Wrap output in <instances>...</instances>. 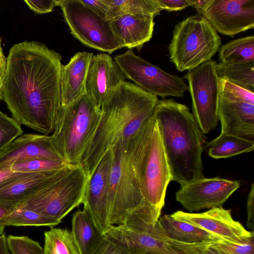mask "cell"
Instances as JSON below:
<instances>
[{"mask_svg": "<svg viewBox=\"0 0 254 254\" xmlns=\"http://www.w3.org/2000/svg\"><path fill=\"white\" fill-rule=\"evenodd\" d=\"M62 60L34 41L13 45L6 58L2 99L20 125L47 135L54 131L61 106Z\"/></svg>", "mask_w": 254, "mask_h": 254, "instance_id": "cell-1", "label": "cell"}, {"mask_svg": "<svg viewBox=\"0 0 254 254\" xmlns=\"http://www.w3.org/2000/svg\"><path fill=\"white\" fill-rule=\"evenodd\" d=\"M158 100L126 80L112 92L101 107L97 128L82 160L88 177L108 150L128 140L152 116Z\"/></svg>", "mask_w": 254, "mask_h": 254, "instance_id": "cell-2", "label": "cell"}, {"mask_svg": "<svg viewBox=\"0 0 254 254\" xmlns=\"http://www.w3.org/2000/svg\"><path fill=\"white\" fill-rule=\"evenodd\" d=\"M155 118L164 147L171 181L183 186L203 177L204 138L193 116L184 104L172 99L158 100Z\"/></svg>", "mask_w": 254, "mask_h": 254, "instance_id": "cell-3", "label": "cell"}, {"mask_svg": "<svg viewBox=\"0 0 254 254\" xmlns=\"http://www.w3.org/2000/svg\"><path fill=\"white\" fill-rule=\"evenodd\" d=\"M161 211L145 200L124 224L111 226L106 238L128 254H205L212 243L187 244L169 238L159 221Z\"/></svg>", "mask_w": 254, "mask_h": 254, "instance_id": "cell-4", "label": "cell"}, {"mask_svg": "<svg viewBox=\"0 0 254 254\" xmlns=\"http://www.w3.org/2000/svg\"><path fill=\"white\" fill-rule=\"evenodd\" d=\"M127 151L145 200L162 209L171 179L153 115L127 140Z\"/></svg>", "mask_w": 254, "mask_h": 254, "instance_id": "cell-5", "label": "cell"}, {"mask_svg": "<svg viewBox=\"0 0 254 254\" xmlns=\"http://www.w3.org/2000/svg\"><path fill=\"white\" fill-rule=\"evenodd\" d=\"M101 113V108L87 93L69 105L61 106L50 136L56 152L65 164L81 165Z\"/></svg>", "mask_w": 254, "mask_h": 254, "instance_id": "cell-6", "label": "cell"}, {"mask_svg": "<svg viewBox=\"0 0 254 254\" xmlns=\"http://www.w3.org/2000/svg\"><path fill=\"white\" fill-rule=\"evenodd\" d=\"M88 177L81 165H67L16 208L61 222L82 203Z\"/></svg>", "mask_w": 254, "mask_h": 254, "instance_id": "cell-7", "label": "cell"}, {"mask_svg": "<svg viewBox=\"0 0 254 254\" xmlns=\"http://www.w3.org/2000/svg\"><path fill=\"white\" fill-rule=\"evenodd\" d=\"M221 45L220 37L199 13L177 24L169 46L170 60L177 70H191L211 60Z\"/></svg>", "mask_w": 254, "mask_h": 254, "instance_id": "cell-8", "label": "cell"}, {"mask_svg": "<svg viewBox=\"0 0 254 254\" xmlns=\"http://www.w3.org/2000/svg\"><path fill=\"white\" fill-rule=\"evenodd\" d=\"M127 141H120L111 148L108 196L110 225L124 224L127 216L145 201L128 157Z\"/></svg>", "mask_w": 254, "mask_h": 254, "instance_id": "cell-9", "label": "cell"}, {"mask_svg": "<svg viewBox=\"0 0 254 254\" xmlns=\"http://www.w3.org/2000/svg\"><path fill=\"white\" fill-rule=\"evenodd\" d=\"M71 34L84 45L111 54L123 46L109 21L84 6L80 0H58Z\"/></svg>", "mask_w": 254, "mask_h": 254, "instance_id": "cell-10", "label": "cell"}, {"mask_svg": "<svg viewBox=\"0 0 254 254\" xmlns=\"http://www.w3.org/2000/svg\"><path fill=\"white\" fill-rule=\"evenodd\" d=\"M216 62L210 60L184 75L189 83L192 100V115L203 133L214 130L218 124V104L220 78L216 69Z\"/></svg>", "mask_w": 254, "mask_h": 254, "instance_id": "cell-11", "label": "cell"}, {"mask_svg": "<svg viewBox=\"0 0 254 254\" xmlns=\"http://www.w3.org/2000/svg\"><path fill=\"white\" fill-rule=\"evenodd\" d=\"M126 77L144 91L163 99L183 97L189 87L184 79L169 73L128 49L114 58Z\"/></svg>", "mask_w": 254, "mask_h": 254, "instance_id": "cell-12", "label": "cell"}, {"mask_svg": "<svg viewBox=\"0 0 254 254\" xmlns=\"http://www.w3.org/2000/svg\"><path fill=\"white\" fill-rule=\"evenodd\" d=\"M221 133L254 141V92L220 79Z\"/></svg>", "mask_w": 254, "mask_h": 254, "instance_id": "cell-13", "label": "cell"}, {"mask_svg": "<svg viewBox=\"0 0 254 254\" xmlns=\"http://www.w3.org/2000/svg\"><path fill=\"white\" fill-rule=\"evenodd\" d=\"M197 11L225 35L232 37L254 27V0H206Z\"/></svg>", "mask_w": 254, "mask_h": 254, "instance_id": "cell-14", "label": "cell"}, {"mask_svg": "<svg viewBox=\"0 0 254 254\" xmlns=\"http://www.w3.org/2000/svg\"><path fill=\"white\" fill-rule=\"evenodd\" d=\"M240 187L238 181L202 177L182 186L176 193V199L191 213L222 206Z\"/></svg>", "mask_w": 254, "mask_h": 254, "instance_id": "cell-15", "label": "cell"}, {"mask_svg": "<svg viewBox=\"0 0 254 254\" xmlns=\"http://www.w3.org/2000/svg\"><path fill=\"white\" fill-rule=\"evenodd\" d=\"M112 148L103 156L88 177L82 203L103 235L111 226L109 212V180L112 164Z\"/></svg>", "mask_w": 254, "mask_h": 254, "instance_id": "cell-16", "label": "cell"}, {"mask_svg": "<svg viewBox=\"0 0 254 254\" xmlns=\"http://www.w3.org/2000/svg\"><path fill=\"white\" fill-rule=\"evenodd\" d=\"M171 215L234 244H242L254 234V231L247 230L239 221L233 218L230 210L222 206L212 208L202 213L179 210Z\"/></svg>", "mask_w": 254, "mask_h": 254, "instance_id": "cell-17", "label": "cell"}, {"mask_svg": "<svg viewBox=\"0 0 254 254\" xmlns=\"http://www.w3.org/2000/svg\"><path fill=\"white\" fill-rule=\"evenodd\" d=\"M126 78L109 54L105 53L93 54L87 74L86 92L101 108L112 92Z\"/></svg>", "mask_w": 254, "mask_h": 254, "instance_id": "cell-18", "label": "cell"}, {"mask_svg": "<svg viewBox=\"0 0 254 254\" xmlns=\"http://www.w3.org/2000/svg\"><path fill=\"white\" fill-rule=\"evenodd\" d=\"M33 158L63 161L54 148L51 136L25 134L0 151V166H12L15 162Z\"/></svg>", "mask_w": 254, "mask_h": 254, "instance_id": "cell-19", "label": "cell"}, {"mask_svg": "<svg viewBox=\"0 0 254 254\" xmlns=\"http://www.w3.org/2000/svg\"><path fill=\"white\" fill-rule=\"evenodd\" d=\"M62 169L17 173L8 178L0 184V205L9 208L17 207Z\"/></svg>", "mask_w": 254, "mask_h": 254, "instance_id": "cell-20", "label": "cell"}, {"mask_svg": "<svg viewBox=\"0 0 254 254\" xmlns=\"http://www.w3.org/2000/svg\"><path fill=\"white\" fill-rule=\"evenodd\" d=\"M93 53H76L65 65H63L60 74L61 105H70L84 95L89 64Z\"/></svg>", "mask_w": 254, "mask_h": 254, "instance_id": "cell-21", "label": "cell"}, {"mask_svg": "<svg viewBox=\"0 0 254 254\" xmlns=\"http://www.w3.org/2000/svg\"><path fill=\"white\" fill-rule=\"evenodd\" d=\"M153 17L127 14L109 20L113 34L123 48L139 51L152 37L155 22Z\"/></svg>", "mask_w": 254, "mask_h": 254, "instance_id": "cell-22", "label": "cell"}, {"mask_svg": "<svg viewBox=\"0 0 254 254\" xmlns=\"http://www.w3.org/2000/svg\"><path fill=\"white\" fill-rule=\"evenodd\" d=\"M70 231L79 254H93L104 238L84 209L73 214Z\"/></svg>", "mask_w": 254, "mask_h": 254, "instance_id": "cell-23", "label": "cell"}, {"mask_svg": "<svg viewBox=\"0 0 254 254\" xmlns=\"http://www.w3.org/2000/svg\"><path fill=\"white\" fill-rule=\"evenodd\" d=\"M159 222L171 239L187 244L213 243L223 240L206 231L171 215L159 217Z\"/></svg>", "mask_w": 254, "mask_h": 254, "instance_id": "cell-24", "label": "cell"}, {"mask_svg": "<svg viewBox=\"0 0 254 254\" xmlns=\"http://www.w3.org/2000/svg\"><path fill=\"white\" fill-rule=\"evenodd\" d=\"M209 155L215 159L226 158L248 153L254 149V141L221 133L206 144Z\"/></svg>", "mask_w": 254, "mask_h": 254, "instance_id": "cell-25", "label": "cell"}, {"mask_svg": "<svg viewBox=\"0 0 254 254\" xmlns=\"http://www.w3.org/2000/svg\"><path fill=\"white\" fill-rule=\"evenodd\" d=\"M109 6L107 21L127 14L143 15L155 17L161 9L156 0H105Z\"/></svg>", "mask_w": 254, "mask_h": 254, "instance_id": "cell-26", "label": "cell"}, {"mask_svg": "<svg viewBox=\"0 0 254 254\" xmlns=\"http://www.w3.org/2000/svg\"><path fill=\"white\" fill-rule=\"evenodd\" d=\"M219 60L225 64L254 63V37L248 36L231 41L219 48Z\"/></svg>", "mask_w": 254, "mask_h": 254, "instance_id": "cell-27", "label": "cell"}, {"mask_svg": "<svg viewBox=\"0 0 254 254\" xmlns=\"http://www.w3.org/2000/svg\"><path fill=\"white\" fill-rule=\"evenodd\" d=\"M216 69L220 79L254 92V63L225 64L219 62Z\"/></svg>", "mask_w": 254, "mask_h": 254, "instance_id": "cell-28", "label": "cell"}, {"mask_svg": "<svg viewBox=\"0 0 254 254\" xmlns=\"http://www.w3.org/2000/svg\"><path fill=\"white\" fill-rule=\"evenodd\" d=\"M43 254H79L71 231L52 227L44 232Z\"/></svg>", "mask_w": 254, "mask_h": 254, "instance_id": "cell-29", "label": "cell"}, {"mask_svg": "<svg viewBox=\"0 0 254 254\" xmlns=\"http://www.w3.org/2000/svg\"><path fill=\"white\" fill-rule=\"evenodd\" d=\"M61 222L48 217L32 210L22 208H12L10 212L0 220V224L13 226L53 227Z\"/></svg>", "mask_w": 254, "mask_h": 254, "instance_id": "cell-30", "label": "cell"}, {"mask_svg": "<svg viewBox=\"0 0 254 254\" xmlns=\"http://www.w3.org/2000/svg\"><path fill=\"white\" fill-rule=\"evenodd\" d=\"M63 161L45 158H33L13 163V171L19 173H29L59 170L66 166Z\"/></svg>", "mask_w": 254, "mask_h": 254, "instance_id": "cell-31", "label": "cell"}, {"mask_svg": "<svg viewBox=\"0 0 254 254\" xmlns=\"http://www.w3.org/2000/svg\"><path fill=\"white\" fill-rule=\"evenodd\" d=\"M23 133L20 125L16 121L0 111V151Z\"/></svg>", "mask_w": 254, "mask_h": 254, "instance_id": "cell-32", "label": "cell"}, {"mask_svg": "<svg viewBox=\"0 0 254 254\" xmlns=\"http://www.w3.org/2000/svg\"><path fill=\"white\" fill-rule=\"evenodd\" d=\"M6 238L11 254H43V248L40 244L27 236L9 235Z\"/></svg>", "mask_w": 254, "mask_h": 254, "instance_id": "cell-33", "label": "cell"}, {"mask_svg": "<svg viewBox=\"0 0 254 254\" xmlns=\"http://www.w3.org/2000/svg\"><path fill=\"white\" fill-rule=\"evenodd\" d=\"M254 234L242 244H234L224 240L212 243L230 254H254Z\"/></svg>", "mask_w": 254, "mask_h": 254, "instance_id": "cell-34", "label": "cell"}, {"mask_svg": "<svg viewBox=\"0 0 254 254\" xmlns=\"http://www.w3.org/2000/svg\"><path fill=\"white\" fill-rule=\"evenodd\" d=\"M58 0H25L29 8L38 14L51 12L57 6Z\"/></svg>", "mask_w": 254, "mask_h": 254, "instance_id": "cell-35", "label": "cell"}, {"mask_svg": "<svg viewBox=\"0 0 254 254\" xmlns=\"http://www.w3.org/2000/svg\"><path fill=\"white\" fill-rule=\"evenodd\" d=\"M80 1L84 6L99 17L106 19L109 7L105 0H80Z\"/></svg>", "mask_w": 254, "mask_h": 254, "instance_id": "cell-36", "label": "cell"}, {"mask_svg": "<svg viewBox=\"0 0 254 254\" xmlns=\"http://www.w3.org/2000/svg\"><path fill=\"white\" fill-rule=\"evenodd\" d=\"M161 10L168 11L181 10L191 6L190 0H156Z\"/></svg>", "mask_w": 254, "mask_h": 254, "instance_id": "cell-37", "label": "cell"}, {"mask_svg": "<svg viewBox=\"0 0 254 254\" xmlns=\"http://www.w3.org/2000/svg\"><path fill=\"white\" fill-rule=\"evenodd\" d=\"M93 254H128L104 236Z\"/></svg>", "mask_w": 254, "mask_h": 254, "instance_id": "cell-38", "label": "cell"}, {"mask_svg": "<svg viewBox=\"0 0 254 254\" xmlns=\"http://www.w3.org/2000/svg\"><path fill=\"white\" fill-rule=\"evenodd\" d=\"M247 227L254 231V184L251 186V190L249 193L247 201Z\"/></svg>", "mask_w": 254, "mask_h": 254, "instance_id": "cell-39", "label": "cell"}, {"mask_svg": "<svg viewBox=\"0 0 254 254\" xmlns=\"http://www.w3.org/2000/svg\"><path fill=\"white\" fill-rule=\"evenodd\" d=\"M17 173L12 170L11 166H0V184Z\"/></svg>", "mask_w": 254, "mask_h": 254, "instance_id": "cell-40", "label": "cell"}, {"mask_svg": "<svg viewBox=\"0 0 254 254\" xmlns=\"http://www.w3.org/2000/svg\"><path fill=\"white\" fill-rule=\"evenodd\" d=\"M6 238L4 233L0 236V254H10Z\"/></svg>", "mask_w": 254, "mask_h": 254, "instance_id": "cell-41", "label": "cell"}, {"mask_svg": "<svg viewBox=\"0 0 254 254\" xmlns=\"http://www.w3.org/2000/svg\"><path fill=\"white\" fill-rule=\"evenodd\" d=\"M205 254H230L227 252L214 246L212 243L206 249Z\"/></svg>", "mask_w": 254, "mask_h": 254, "instance_id": "cell-42", "label": "cell"}, {"mask_svg": "<svg viewBox=\"0 0 254 254\" xmlns=\"http://www.w3.org/2000/svg\"><path fill=\"white\" fill-rule=\"evenodd\" d=\"M12 209L0 205V220L6 216Z\"/></svg>", "mask_w": 254, "mask_h": 254, "instance_id": "cell-43", "label": "cell"}, {"mask_svg": "<svg viewBox=\"0 0 254 254\" xmlns=\"http://www.w3.org/2000/svg\"><path fill=\"white\" fill-rule=\"evenodd\" d=\"M4 75L0 72V100L2 99V82Z\"/></svg>", "mask_w": 254, "mask_h": 254, "instance_id": "cell-44", "label": "cell"}, {"mask_svg": "<svg viewBox=\"0 0 254 254\" xmlns=\"http://www.w3.org/2000/svg\"><path fill=\"white\" fill-rule=\"evenodd\" d=\"M5 226L0 224V236L3 234Z\"/></svg>", "mask_w": 254, "mask_h": 254, "instance_id": "cell-45", "label": "cell"}]
</instances>
